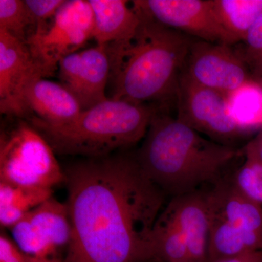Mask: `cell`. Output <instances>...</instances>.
<instances>
[{
	"label": "cell",
	"instance_id": "cell-16",
	"mask_svg": "<svg viewBox=\"0 0 262 262\" xmlns=\"http://www.w3.org/2000/svg\"><path fill=\"white\" fill-rule=\"evenodd\" d=\"M94 13V39L107 48L130 44L139 32L141 15L124 0H89Z\"/></svg>",
	"mask_w": 262,
	"mask_h": 262
},
{
	"label": "cell",
	"instance_id": "cell-2",
	"mask_svg": "<svg viewBox=\"0 0 262 262\" xmlns=\"http://www.w3.org/2000/svg\"><path fill=\"white\" fill-rule=\"evenodd\" d=\"M241 155L242 150L208 140L177 118L155 113L136 158L148 178L175 198L213 185Z\"/></svg>",
	"mask_w": 262,
	"mask_h": 262
},
{
	"label": "cell",
	"instance_id": "cell-17",
	"mask_svg": "<svg viewBox=\"0 0 262 262\" xmlns=\"http://www.w3.org/2000/svg\"><path fill=\"white\" fill-rule=\"evenodd\" d=\"M229 46L244 42L262 14V0H211Z\"/></svg>",
	"mask_w": 262,
	"mask_h": 262
},
{
	"label": "cell",
	"instance_id": "cell-23",
	"mask_svg": "<svg viewBox=\"0 0 262 262\" xmlns=\"http://www.w3.org/2000/svg\"><path fill=\"white\" fill-rule=\"evenodd\" d=\"M230 179L236 189L244 195L262 206V163L251 157Z\"/></svg>",
	"mask_w": 262,
	"mask_h": 262
},
{
	"label": "cell",
	"instance_id": "cell-13",
	"mask_svg": "<svg viewBox=\"0 0 262 262\" xmlns=\"http://www.w3.org/2000/svg\"><path fill=\"white\" fill-rule=\"evenodd\" d=\"M161 214L170 221L185 239L190 262H208L210 214L206 192L172 198Z\"/></svg>",
	"mask_w": 262,
	"mask_h": 262
},
{
	"label": "cell",
	"instance_id": "cell-25",
	"mask_svg": "<svg viewBox=\"0 0 262 262\" xmlns=\"http://www.w3.org/2000/svg\"><path fill=\"white\" fill-rule=\"evenodd\" d=\"M31 24V34L56 15L65 0H24ZM29 35V36H30Z\"/></svg>",
	"mask_w": 262,
	"mask_h": 262
},
{
	"label": "cell",
	"instance_id": "cell-26",
	"mask_svg": "<svg viewBox=\"0 0 262 262\" xmlns=\"http://www.w3.org/2000/svg\"><path fill=\"white\" fill-rule=\"evenodd\" d=\"M32 256L26 254L5 234L0 236V262H32Z\"/></svg>",
	"mask_w": 262,
	"mask_h": 262
},
{
	"label": "cell",
	"instance_id": "cell-28",
	"mask_svg": "<svg viewBox=\"0 0 262 262\" xmlns=\"http://www.w3.org/2000/svg\"><path fill=\"white\" fill-rule=\"evenodd\" d=\"M220 262H262V251H253Z\"/></svg>",
	"mask_w": 262,
	"mask_h": 262
},
{
	"label": "cell",
	"instance_id": "cell-20",
	"mask_svg": "<svg viewBox=\"0 0 262 262\" xmlns=\"http://www.w3.org/2000/svg\"><path fill=\"white\" fill-rule=\"evenodd\" d=\"M251 246L246 234L225 221L210 215L208 262L225 261L253 252Z\"/></svg>",
	"mask_w": 262,
	"mask_h": 262
},
{
	"label": "cell",
	"instance_id": "cell-21",
	"mask_svg": "<svg viewBox=\"0 0 262 262\" xmlns=\"http://www.w3.org/2000/svg\"><path fill=\"white\" fill-rule=\"evenodd\" d=\"M150 260L160 262H190L182 233L160 213L151 232Z\"/></svg>",
	"mask_w": 262,
	"mask_h": 262
},
{
	"label": "cell",
	"instance_id": "cell-14",
	"mask_svg": "<svg viewBox=\"0 0 262 262\" xmlns=\"http://www.w3.org/2000/svg\"><path fill=\"white\" fill-rule=\"evenodd\" d=\"M27 119L34 117L50 126L75 121L82 110L77 98L61 83L39 77L29 83L24 94Z\"/></svg>",
	"mask_w": 262,
	"mask_h": 262
},
{
	"label": "cell",
	"instance_id": "cell-5",
	"mask_svg": "<svg viewBox=\"0 0 262 262\" xmlns=\"http://www.w3.org/2000/svg\"><path fill=\"white\" fill-rule=\"evenodd\" d=\"M55 151L29 122L19 120L0 138V182L47 188L65 182Z\"/></svg>",
	"mask_w": 262,
	"mask_h": 262
},
{
	"label": "cell",
	"instance_id": "cell-10",
	"mask_svg": "<svg viewBox=\"0 0 262 262\" xmlns=\"http://www.w3.org/2000/svg\"><path fill=\"white\" fill-rule=\"evenodd\" d=\"M132 5L141 14L168 28L199 40L227 45L211 0H137Z\"/></svg>",
	"mask_w": 262,
	"mask_h": 262
},
{
	"label": "cell",
	"instance_id": "cell-12",
	"mask_svg": "<svg viewBox=\"0 0 262 262\" xmlns=\"http://www.w3.org/2000/svg\"><path fill=\"white\" fill-rule=\"evenodd\" d=\"M46 78L28 46L0 29V111L3 115L27 119L24 94L37 77Z\"/></svg>",
	"mask_w": 262,
	"mask_h": 262
},
{
	"label": "cell",
	"instance_id": "cell-15",
	"mask_svg": "<svg viewBox=\"0 0 262 262\" xmlns=\"http://www.w3.org/2000/svg\"><path fill=\"white\" fill-rule=\"evenodd\" d=\"M206 194L210 215L239 229L252 242L262 239V206L239 192L230 179H220Z\"/></svg>",
	"mask_w": 262,
	"mask_h": 262
},
{
	"label": "cell",
	"instance_id": "cell-9",
	"mask_svg": "<svg viewBox=\"0 0 262 262\" xmlns=\"http://www.w3.org/2000/svg\"><path fill=\"white\" fill-rule=\"evenodd\" d=\"M183 72L196 83L228 96L252 78L243 57L222 43L194 39Z\"/></svg>",
	"mask_w": 262,
	"mask_h": 262
},
{
	"label": "cell",
	"instance_id": "cell-30",
	"mask_svg": "<svg viewBox=\"0 0 262 262\" xmlns=\"http://www.w3.org/2000/svg\"><path fill=\"white\" fill-rule=\"evenodd\" d=\"M256 141H260V142L262 143V129L261 130L258 132V135L256 136L255 138Z\"/></svg>",
	"mask_w": 262,
	"mask_h": 262
},
{
	"label": "cell",
	"instance_id": "cell-7",
	"mask_svg": "<svg viewBox=\"0 0 262 262\" xmlns=\"http://www.w3.org/2000/svg\"><path fill=\"white\" fill-rule=\"evenodd\" d=\"M176 96L177 120L199 134L231 146V143L246 135L229 113L227 96L196 83L183 71Z\"/></svg>",
	"mask_w": 262,
	"mask_h": 262
},
{
	"label": "cell",
	"instance_id": "cell-8",
	"mask_svg": "<svg viewBox=\"0 0 262 262\" xmlns=\"http://www.w3.org/2000/svg\"><path fill=\"white\" fill-rule=\"evenodd\" d=\"M12 239L26 254L35 258L57 257L68 247L71 223L67 204L51 198L27 213L10 229Z\"/></svg>",
	"mask_w": 262,
	"mask_h": 262
},
{
	"label": "cell",
	"instance_id": "cell-19",
	"mask_svg": "<svg viewBox=\"0 0 262 262\" xmlns=\"http://www.w3.org/2000/svg\"><path fill=\"white\" fill-rule=\"evenodd\" d=\"M229 113L245 134L262 129V84L251 78L227 96Z\"/></svg>",
	"mask_w": 262,
	"mask_h": 262
},
{
	"label": "cell",
	"instance_id": "cell-18",
	"mask_svg": "<svg viewBox=\"0 0 262 262\" xmlns=\"http://www.w3.org/2000/svg\"><path fill=\"white\" fill-rule=\"evenodd\" d=\"M53 189L0 182V225L10 229L27 213L52 198Z\"/></svg>",
	"mask_w": 262,
	"mask_h": 262
},
{
	"label": "cell",
	"instance_id": "cell-4",
	"mask_svg": "<svg viewBox=\"0 0 262 262\" xmlns=\"http://www.w3.org/2000/svg\"><path fill=\"white\" fill-rule=\"evenodd\" d=\"M155 113L144 103L108 98L83 110L75 121L63 126H50L34 117L27 120L55 152L95 159L141 141Z\"/></svg>",
	"mask_w": 262,
	"mask_h": 262
},
{
	"label": "cell",
	"instance_id": "cell-6",
	"mask_svg": "<svg viewBox=\"0 0 262 262\" xmlns=\"http://www.w3.org/2000/svg\"><path fill=\"white\" fill-rule=\"evenodd\" d=\"M94 13L89 0H65L56 15L36 29L26 44L46 77H51L62 58L79 51L94 39Z\"/></svg>",
	"mask_w": 262,
	"mask_h": 262
},
{
	"label": "cell",
	"instance_id": "cell-29",
	"mask_svg": "<svg viewBox=\"0 0 262 262\" xmlns=\"http://www.w3.org/2000/svg\"><path fill=\"white\" fill-rule=\"evenodd\" d=\"M62 260L58 257L35 258L32 257V262H61Z\"/></svg>",
	"mask_w": 262,
	"mask_h": 262
},
{
	"label": "cell",
	"instance_id": "cell-3",
	"mask_svg": "<svg viewBox=\"0 0 262 262\" xmlns=\"http://www.w3.org/2000/svg\"><path fill=\"white\" fill-rule=\"evenodd\" d=\"M139 13L141 23L134 40L106 48L113 84L110 98L144 103L176 95L194 39Z\"/></svg>",
	"mask_w": 262,
	"mask_h": 262
},
{
	"label": "cell",
	"instance_id": "cell-27",
	"mask_svg": "<svg viewBox=\"0 0 262 262\" xmlns=\"http://www.w3.org/2000/svg\"><path fill=\"white\" fill-rule=\"evenodd\" d=\"M243 155L251 157L262 163V143L253 139L242 149Z\"/></svg>",
	"mask_w": 262,
	"mask_h": 262
},
{
	"label": "cell",
	"instance_id": "cell-1",
	"mask_svg": "<svg viewBox=\"0 0 262 262\" xmlns=\"http://www.w3.org/2000/svg\"><path fill=\"white\" fill-rule=\"evenodd\" d=\"M71 239L61 262H144L165 194L134 158H95L65 172Z\"/></svg>",
	"mask_w": 262,
	"mask_h": 262
},
{
	"label": "cell",
	"instance_id": "cell-22",
	"mask_svg": "<svg viewBox=\"0 0 262 262\" xmlns=\"http://www.w3.org/2000/svg\"><path fill=\"white\" fill-rule=\"evenodd\" d=\"M0 29L21 42L31 34L28 13L22 0H0Z\"/></svg>",
	"mask_w": 262,
	"mask_h": 262
},
{
	"label": "cell",
	"instance_id": "cell-31",
	"mask_svg": "<svg viewBox=\"0 0 262 262\" xmlns=\"http://www.w3.org/2000/svg\"><path fill=\"white\" fill-rule=\"evenodd\" d=\"M259 80L260 82H261V83L262 84V78L259 79V80Z\"/></svg>",
	"mask_w": 262,
	"mask_h": 262
},
{
	"label": "cell",
	"instance_id": "cell-24",
	"mask_svg": "<svg viewBox=\"0 0 262 262\" xmlns=\"http://www.w3.org/2000/svg\"><path fill=\"white\" fill-rule=\"evenodd\" d=\"M243 57L252 78H262V14L248 32Z\"/></svg>",
	"mask_w": 262,
	"mask_h": 262
},
{
	"label": "cell",
	"instance_id": "cell-11",
	"mask_svg": "<svg viewBox=\"0 0 262 262\" xmlns=\"http://www.w3.org/2000/svg\"><path fill=\"white\" fill-rule=\"evenodd\" d=\"M58 72L61 84L75 96L82 110L108 99L111 63L106 46L96 45L71 53L60 61Z\"/></svg>",
	"mask_w": 262,
	"mask_h": 262
}]
</instances>
